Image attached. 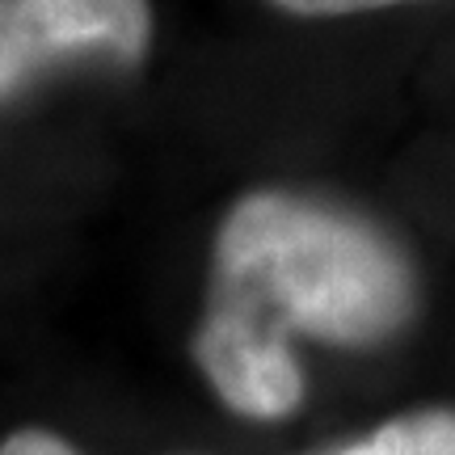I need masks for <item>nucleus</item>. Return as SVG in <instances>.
<instances>
[{"label": "nucleus", "mask_w": 455, "mask_h": 455, "mask_svg": "<svg viewBox=\"0 0 455 455\" xmlns=\"http://www.w3.org/2000/svg\"><path fill=\"white\" fill-rule=\"evenodd\" d=\"M413 316V261L379 224L295 190H249L215 232L190 355L232 413L283 422L308 392L295 338L371 350Z\"/></svg>", "instance_id": "obj_1"}, {"label": "nucleus", "mask_w": 455, "mask_h": 455, "mask_svg": "<svg viewBox=\"0 0 455 455\" xmlns=\"http://www.w3.org/2000/svg\"><path fill=\"white\" fill-rule=\"evenodd\" d=\"M152 0H0V101L72 60L144 64Z\"/></svg>", "instance_id": "obj_2"}, {"label": "nucleus", "mask_w": 455, "mask_h": 455, "mask_svg": "<svg viewBox=\"0 0 455 455\" xmlns=\"http://www.w3.org/2000/svg\"><path fill=\"white\" fill-rule=\"evenodd\" d=\"M321 455H455V409H409Z\"/></svg>", "instance_id": "obj_3"}, {"label": "nucleus", "mask_w": 455, "mask_h": 455, "mask_svg": "<svg viewBox=\"0 0 455 455\" xmlns=\"http://www.w3.org/2000/svg\"><path fill=\"white\" fill-rule=\"evenodd\" d=\"M270 4L291 17H358L401 9V4H426V0H270Z\"/></svg>", "instance_id": "obj_4"}, {"label": "nucleus", "mask_w": 455, "mask_h": 455, "mask_svg": "<svg viewBox=\"0 0 455 455\" xmlns=\"http://www.w3.org/2000/svg\"><path fill=\"white\" fill-rule=\"evenodd\" d=\"M0 455H84L76 443L55 435L47 426H21L13 435L0 439Z\"/></svg>", "instance_id": "obj_5"}]
</instances>
